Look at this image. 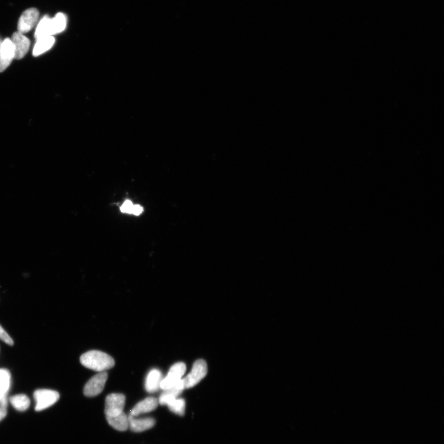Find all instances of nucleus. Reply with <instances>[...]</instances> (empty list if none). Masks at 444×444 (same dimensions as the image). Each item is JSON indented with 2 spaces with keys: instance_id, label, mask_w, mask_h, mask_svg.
<instances>
[{
  "instance_id": "obj_6",
  "label": "nucleus",
  "mask_w": 444,
  "mask_h": 444,
  "mask_svg": "<svg viewBox=\"0 0 444 444\" xmlns=\"http://www.w3.org/2000/svg\"><path fill=\"white\" fill-rule=\"evenodd\" d=\"M108 377V373L105 372H99L93 376L85 386L84 393L85 396L93 397L101 394L105 388Z\"/></svg>"
},
{
  "instance_id": "obj_7",
  "label": "nucleus",
  "mask_w": 444,
  "mask_h": 444,
  "mask_svg": "<svg viewBox=\"0 0 444 444\" xmlns=\"http://www.w3.org/2000/svg\"><path fill=\"white\" fill-rule=\"evenodd\" d=\"M39 12L35 8H30L21 15L17 24L18 32L23 33L29 32L38 23Z\"/></svg>"
},
{
  "instance_id": "obj_4",
  "label": "nucleus",
  "mask_w": 444,
  "mask_h": 444,
  "mask_svg": "<svg viewBox=\"0 0 444 444\" xmlns=\"http://www.w3.org/2000/svg\"><path fill=\"white\" fill-rule=\"evenodd\" d=\"M126 397L122 394H111L106 398V417L118 416L124 413Z\"/></svg>"
},
{
  "instance_id": "obj_15",
  "label": "nucleus",
  "mask_w": 444,
  "mask_h": 444,
  "mask_svg": "<svg viewBox=\"0 0 444 444\" xmlns=\"http://www.w3.org/2000/svg\"><path fill=\"white\" fill-rule=\"evenodd\" d=\"M49 36H53L51 18L46 16L43 17L38 23L35 32V37L38 39Z\"/></svg>"
},
{
  "instance_id": "obj_5",
  "label": "nucleus",
  "mask_w": 444,
  "mask_h": 444,
  "mask_svg": "<svg viewBox=\"0 0 444 444\" xmlns=\"http://www.w3.org/2000/svg\"><path fill=\"white\" fill-rule=\"evenodd\" d=\"M186 365L183 362H178L173 365L170 368L168 374L161 381L160 389L165 391L172 388L176 383L180 381L182 377L186 372Z\"/></svg>"
},
{
  "instance_id": "obj_13",
  "label": "nucleus",
  "mask_w": 444,
  "mask_h": 444,
  "mask_svg": "<svg viewBox=\"0 0 444 444\" xmlns=\"http://www.w3.org/2000/svg\"><path fill=\"white\" fill-rule=\"evenodd\" d=\"M162 373L159 370L153 369L149 372L146 379L145 389L150 393H154L160 389V385L163 379Z\"/></svg>"
},
{
  "instance_id": "obj_16",
  "label": "nucleus",
  "mask_w": 444,
  "mask_h": 444,
  "mask_svg": "<svg viewBox=\"0 0 444 444\" xmlns=\"http://www.w3.org/2000/svg\"><path fill=\"white\" fill-rule=\"evenodd\" d=\"M106 419L109 425L117 431H126L129 428V419L124 412L118 416L106 417Z\"/></svg>"
},
{
  "instance_id": "obj_8",
  "label": "nucleus",
  "mask_w": 444,
  "mask_h": 444,
  "mask_svg": "<svg viewBox=\"0 0 444 444\" xmlns=\"http://www.w3.org/2000/svg\"><path fill=\"white\" fill-rule=\"evenodd\" d=\"M10 39L14 47V59H23L29 51L30 45L29 39L19 32L14 33Z\"/></svg>"
},
{
  "instance_id": "obj_1",
  "label": "nucleus",
  "mask_w": 444,
  "mask_h": 444,
  "mask_svg": "<svg viewBox=\"0 0 444 444\" xmlns=\"http://www.w3.org/2000/svg\"><path fill=\"white\" fill-rule=\"evenodd\" d=\"M80 363L87 369L102 372L114 367L115 361L113 358L105 352L91 351L82 355Z\"/></svg>"
},
{
  "instance_id": "obj_24",
  "label": "nucleus",
  "mask_w": 444,
  "mask_h": 444,
  "mask_svg": "<svg viewBox=\"0 0 444 444\" xmlns=\"http://www.w3.org/2000/svg\"><path fill=\"white\" fill-rule=\"evenodd\" d=\"M7 415V409L2 408L0 407V421L4 419Z\"/></svg>"
},
{
  "instance_id": "obj_2",
  "label": "nucleus",
  "mask_w": 444,
  "mask_h": 444,
  "mask_svg": "<svg viewBox=\"0 0 444 444\" xmlns=\"http://www.w3.org/2000/svg\"><path fill=\"white\" fill-rule=\"evenodd\" d=\"M208 373V366L204 360H196L194 362L192 370L183 379L184 388L190 389L198 384L205 378Z\"/></svg>"
},
{
  "instance_id": "obj_21",
  "label": "nucleus",
  "mask_w": 444,
  "mask_h": 444,
  "mask_svg": "<svg viewBox=\"0 0 444 444\" xmlns=\"http://www.w3.org/2000/svg\"><path fill=\"white\" fill-rule=\"evenodd\" d=\"M0 339L5 343H7L9 346H13L14 345L13 339H12L10 336L6 332V331L4 328H3L1 325H0Z\"/></svg>"
},
{
  "instance_id": "obj_9",
  "label": "nucleus",
  "mask_w": 444,
  "mask_h": 444,
  "mask_svg": "<svg viewBox=\"0 0 444 444\" xmlns=\"http://www.w3.org/2000/svg\"><path fill=\"white\" fill-rule=\"evenodd\" d=\"M14 59V49L10 38L5 39L0 45V72H3Z\"/></svg>"
},
{
  "instance_id": "obj_19",
  "label": "nucleus",
  "mask_w": 444,
  "mask_h": 444,
  "mask_svg": "<svg viewBox=\"0 0 444 444\" xmlns=\"http://www.w3.org/2000/svg\"><path fill=\"white\" fill-rule=\"evenodd\" d=\"M11 375L7 370L0 369V399L7 395L10 388Z\"/></svg>"
},
{
  "instance_id": "obj_18",
  "label": "nucleus",
  "mask_w": 444,
  "mask_h": 444,
  "mask_svg": "<svg viewBox=\"0 0 444 444\" xmlns=\"http://www.w3.org/2000/svg\"><path fill=\"white\" fill-rule=\"evenodd\" d=\"M67 25V18L65 14L57 13L55 17L51 19V28L53 35L57 34L64 31Z\"/></svg>"
},
{
  "instance_id": "obj_10",
  "label": "nucleus",
  "mask_w": 444,
  "mask_h": 444,
  "mask_svg": "<svg viewBox=\"0 0 444 444\" xmlns=\"http://www.w3.org/2000/svg\"><path fill=\"white\" fill-rule=\"evenodd\" d=\"M185 389L183 379L176 383L172 388L167 389L160 395L158 402L161 406H168L173 400L178 398Z\"/></svg>"
},
{
  "instance_id": "obj_25",
  "label": "nucleus",
  "mask_w": 444,
  "mask_h": 444,
  "mask_svg": "<svg viewBox=\"0 0 444 444\" xmlns=\"http://www.w3.org/2000/svg\"><path fill=\"white\" fill-rule=\"evenodd\" d=\"M2 42L1 41V39H0V45H1Z\"/></svg>"
},
{
  "instance_id": "obj_3",
  "label": "nucleus",
  "mask_w": 444,
  "mask_h": 444,
  "mask_svg": "<svg viewBox=\"0 0 444 444\" xmlns=\"http://www.w3.org/2000/svg\"><path fill=\"white\" fill-rule=\"evenodd\" d=\"M34 398L36 401L35 410L36 411H42L55 403L59 400V394L50 389H38L35 392Z\"/></svg>"
},
{
  "instance_id": "obj_17",
  "label": "nucleus",
  "mask_w": 444,
  "mask_h": 444,
  "mask_svg": "<svg viewBox=\"0 0 444 444\" xmlns=\"http://www.w3.org/2000/svg\"><path fill=\"white\" fill-rule=\"evenodd\" d=\"M10 402L18 411L24 412L29 409L30 401L25 394H17L10 398Z\"/></svg>"
},
{
  "instance_id": "obj_11",
  "label": "nucleus",
  "mask_w": 444,
  "mask_h": 444,
  "mask_svg": "<svg viewBox=\"0 0 444 444\" xmlns=\"http://www.w3.org/2000/svg\"><path fill=\"white\" fill-rule=\"evenodd\" d=\"M129 419V428L135 433H141L153 428L156 421L154 418H145L136 419L132 415L128 416Z\"/></svg>"
},
{
  "instance_id": "obj_22",
  "label": "nucleus",
  "mask_w": 444,
  "mask_h": 444,
  "mask_svg": "<svg viewBox=\"0 0 444 444\" xmlns=\"http://www.w3.org/2000/svg\"><path fill=\"white\" fill-rule=\"evenodd\" d=\"M133 206V203L131 202L130 200H127L123 204V205L121 206V211L124 213H129V214H131Z\"/></svg>"
},
{
  "instance_id": "obj_12",
  "label": "nucleus",
  "mask_w": 444,
  "mask_h": 444,
  "mask_svg": "<svg viewBox=\"0 0 444 444\" xmlns=\"http://www.w3.org/2000/svg\"><path fill=\"white\" fill-rule=\"evenodd\" d=\"M158 400L156 398L150 397L145 398L133 407L131 410L130 415L133 416H138L142 413H150L156 410L158 406Z\"/></svg>"
},
{
  "instance_id": "obj_23",
  "label": "nucleus",
  "mask_w": 444,
  "mask_h": 444,
  "mask_svg": "<svg viewBox=\"0 0 444 444\" xmlns=\"http://www.w3.org/2000/svg\"><path fill=\"white\" fill-rule=\"evenodd\" d=\"M143 211H144V209H143L142 206L139 205H133L131 214L139 215L142 214Z\"/></svg>"
},
{
  "instance_id": "obj_20",
  "label": "nucleus",
  "mask_w": 444,
  "mask_h": 444,
  "mask_svg": "<svg viewBox=\"0 0 444 444\" xmlns=\"http://www.w3.org/2000/svg\"><path fill=\"white\" fill-rule=\"evenodd\" d=\"M167 406H168L170 411L175 413V414L180 416L185 415L186 402L183 398H176Z\"/></svg>"
},
{
  "instance_id": "obj_14",
  "label": "nucleus",
  "mask_w": 444,
  "mask_h": 444,
  "mask_svg": "<svg viewBox=\"0 0 444 444\" xmlns=\"http://www.w3.org/2000/svg\"><path fill=\"white\" fill-rule=\"evenodd\" d=\"M55 38L53 36H45L36 39V42L33 50V55L38 56L43 53L47 52L53 47Z\"/></svg>"
}]
</instances>
